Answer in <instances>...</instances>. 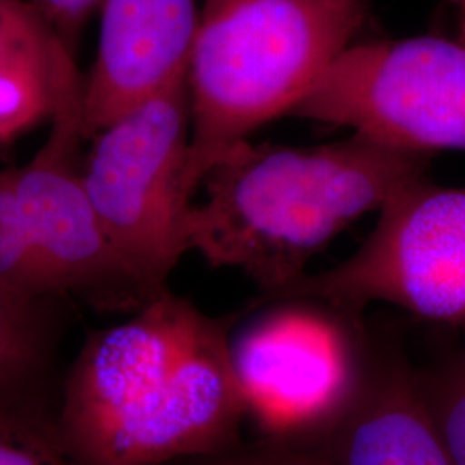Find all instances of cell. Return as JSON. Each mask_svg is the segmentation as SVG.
<instances>
[{
    "label": "cell",
    "instance_id": "1",
    "mask_svg": "<svg viewBox=\"0 0 465 465\" xmlns=\"http://www.w3.org/2000/svg\"><path fill=\"white\" fill-rule=\"evenodd\" d=\"M232 326L171 290L90 332L61 382L59 424L84 465H171L238 445Z\"/></svg>",
    "mask_w": 465,
    "mask_h": 465
},
{
    "label": "cell",
    "instance_id": "2",
    "mask_svg": "<svg viewBox=\"0 0 465 465\" xmlns=\"http://www.w3.org/2000/svg\"><path fill=\"white\" fill-rule=\"evenodd\" d=\"M428 155L364 134L314 145L230 150L211 167L186 217L188 250L245 272L267 300L303 278L326 243L428 178Z\"/></svg>",
    "mask_w": 465,
    "mask_h": 465
},
{
    "label": "cell",
    "instance_id": "3",
    "mask_svg": "<svg viewBox=\"0 0 465 465\" xmlns=\"http://www.w3.org/2000/svg\"><path fill=\"white\" fill-rule=\"evenodd\" d=\"M366 0H202L186 84L192 197L211 167L276 117L293 116L353 45Z\"/></svg>",
    "mask_w": 465,
    "mask_h": 465
},
{
    "label": "cell",
    "instance_id": "4",
    "mask_svg": "<svg viewBox=\"0 0 465 465\" xmlns=\"http://www.w3.org/2000/svg\"><path fill=\"white\" fill-rule=\"evenodd\" d=\"M82 99L84 80L64 88L44 145L26 164L0 169V290L134 314L147 300L119 262L84 190Z\"/></svg>",
    "mask_w": 465,
    "mask_h": 465
},
{
    "label": "cell",
    "instance_id": "5",
    "mask_svg": "<svg viewBox=\"0 0 465 465\" xmlns=\"http://www.w3.org/2000/svg\"><path fill=\"white\" fill-rule=\"evenodd\" d=\"M82 167L100 228L142 297L169 292L188 250L186 76L94 134Z\"/></svg>",
    "mask_w": 465,
    "mask_h": 465
},
{
    "label": "cell",
    "instance_id": "6",
    "mask_svg": "<svg viewBox=\"0 0 465 465\" xmlns=\"http://www.w3.org/2000/svg\"><path fill=\"white\" fill-rule=\"evenodd\" d=\"M230 334L245 416L261 438L311 445L349 411L366 376L371 341L321 302L286 299Z\"/></svg>",
    "mask_w": 465,
    "mask_h": 465
},
{
    "label": "cell",
    "instance_id": "7",
    "mask_svg": "<svg viewBox=\"0 0 465 465\" xmlns=\"http://www.w3.org/2000/svg\"><path fill=\"white\" fill-rule=\"evenodd\" d=\"M378 214L349 259L305 274L272 300H314L349 316L388 303L428 321H465V188L426 178L388 200Z\"/></svg>",
    "mask_w": 465,
    "mask_h": 465
},
{
    "label": "cell",
    "instance_id": "8",
    "mask_svg": "<svg viewBox=\"0 0 465 465\" xmlns=\"http://www.w3.org/2000/svg\"><path fill=\"white\" fill-rule=\"evenodd\" d=\"M293 116L420 155L465 150V45L440 36L353 44Z\"/></svg>",
    "mask_w": 465,
    "mask_h": 465
},
{
    "label": "cell",
    "instance_id": "9",
    "mask_svg": "<svg viewBox=\"0 0 465 465\" xmlns=\"http://www.w3.org/2000/svg\"><path fill=\"white\" fill-rule=\"evenodd\" d=\"M202 0H102L97 55L84 80L86 138L183 80Z\"/></svg>",
    "mask_w": 465,
    "mask_h": 465
},
{
    "label": "cell",
    "instance_id": "10",
    "mask_svg": "<svg viewBox=\"0 0 465 465\" xmlns=\"http://www.w3.org/2000/svg\"><path fill=\"white\" fill-rule=\"evenodd\" d=\"M309 447L330 465H451L399 347L372 345L349 411Z\"/></svg>",
    "mask_w": 465,
    "mask_h": 465
},
{
    "label": "cell",
    "instance_id": "11",
    "mask_svg": "<svg viewBox=\"0 0 465 465\" xmlns=\"http://www.w3.org/2000/svg\"><path fill=\"white\" fill-rule=\"evenodd\" d=\"M54 303L0 290V407L59 405Z\"/></svg>",
    "mask_w": 465,
    "mask_h": 465
},
{
    "label": "cell",
    "instance_id": "12",
    "mask_svg": "<svg viewBox=\"0 0 465 465\" xmlns=\"http://www.w3.org/2000/svg\"><path fill=\"white\" fill-rule=\"evenodd\" d=\"M74 67V54L32 0H0V69H36L59 76Z\"/></svg>",
    "mask_w": 465,
    "mask_h": 465
},
{
    "label": "cell",
    "instance_id": "13",
    "mask_svg": "<svg viewBox=\"0 0 465 465\" xmlns=\"http://www.w3.org/2000/svg\"><path fill=\"white\" fill-rule=\"evenodd\" d=\"M59 405L0 407V465H84L61 430Z\"/></svg>",
    "mask_w": 465,
    "mask_h": 465
},
{
    "label": "cell",
    "instance_id": "14",
    "mask_svg": "<svg viewBox=\"0 0 465 465\" xmlns=\"http://www.w3.org/2000/svg\"><path fill=\"white\" fill-rule=\"evenodd\" d=\"M78 80V67L59 76L36 69H0V147L50 121L61 92Z\"/></svg>",
    "mask_w": 465,
    "mask_h": 465
},
{
    "label": "cell",
    "instance_id": "15",
    "mask_svg": "<svg viewBox=\"0 0 465 465\" xmlns=\"http://www.w3.org/2000/svg\"><path fill=\"white\" fill-rule=\"evenodd\" d=\"M417 390L451 465H465V361L414 366Z\"/></svg>",
    "mask_w": 465,
    "mask_h": 465
},
{
    "label": "cell",
    "instance_id": "16",
    "mask_svg": "<svg viewBox=\"0 0 465 465\" xmlns=\"http://www.w3.org/2000/svg\"><path fill=\"white\" fill-rule=\"evenodd\" d=\"M171 465H330L309 445H297L261 438L250 445L238 443L232 449L200 455Z\"/></svg>",
    "mask_w": 465,
    "mask_h": 465
},
{
    "label": "cell",
    "instance_id": "17",
    "mask_svg": "<svg viewBox=\"0 0 465 465\" xmlns=\"http://www.w3.org/2000/svg\"><path fill=\"white\" fill-rule=\"evenodd\" d=\"M35 7L47 19L54 32L64 42L67 49L76 55L80 36L84 25L95 11H99L102 0H32Z\"/></svg>",
    "mask_w": 465,
    "mask_h": 465
},
{
    "label": "cell",
    "instance_id": "18",
    "mask_svg": "<svg viewBox=\"0 0 465 465\" xmlns=\"http://www.w3.org/2000/svg\"><path fill=\"white\" fill-rule=\"evenodd\" d=\"M459 7V36L457 40L465 45V0H451Z\"/></svg>",
    "mask_w": 465,
    "mask_h": 465
}]
</instances>
